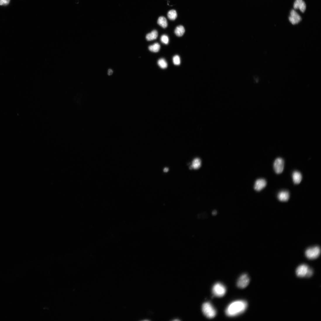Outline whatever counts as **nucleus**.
Masks as SVG:
<instances>
[{
	"label": "nucleus",
	"mask_w": 321,
	"mask_h": 321,
	"mask_svg": "<svg viewBox=\"0 0 321 321\" xmlns=\"http://www.w3.org/2000/svg\"><path fill=\"white\" fill-rule=\"evenodd\" d=\"M247 306L246 302L239 300L231 303L227 307L225 313L229 317H234L243 313Z\"/></svg>",
	"instance_id": "obj_1"
},
{
	"label": "nucleus",
	"mask_w": 321,
	"mask_h": 321,
	"mask_svg": "<svg viewBox=\"0 0 321 321\" xmlns=\"http://www.w3.org/2000/svg\"><path fill=\"white\" fill-rule=\"evenodd\" d=\"M202 310L205 315L208 318H213L216 315V311L215 309L209 302L204 303L202 306Z\"/></svg>",
	"instance_id": "obj_2"
},
{
	"label": "nucleus",
	"mask_w": 321,
	"mask_h": 321,
	"mask_svg": "<svg viewBox=\"0 0 321 321\" xmlns=\"http://www.w3.org/2000/svg\"><path fill=\"white\" fill-rule=\"evenodd\" d=\"M320 249L317 246L309 248L306 251L305 254L309 259L313 260L319 257L320 254Z\"/></svg>",
	"instance_id": "obj_3"
},
{
	"label": "nucleus",
	"mask_w": 321,
	"mask_h": 321,
	"mask_svg": "<svg viewBox=\"0 0 321 321\" xmlns=\"http://www.w3.org/2000/svg\"><path fill=\"white\" fill-rule=\"evenodd\" d=\"M214 295L218 297H222L225 294L226 289L222 284L218 283L214 285L212 289Z\"/></svg>",
	"instance_id": "obj_4"
},
{
	"label": "nucleus",
	"mask_w": 321,
	"mask_h": 321,
	"mask_svg": "<svg viewBox=\"0 0 321 321\" xmlns=\"http://www.w3.org/2000/svg\"><path fill=\"white\" fill-rule=\"evenodd\" d=\"M310 268L306 264L300 265L297 267L296 270L297 276L299 277H306Z\"/></svg>",
	"instance_id": "obj_5"
},
{
	"label": "nucleus",
	"mask_w": 321,
	"mask_h": 321,
	"mask_svg": "<svg viewBox=\"0 0 321 321\" xmlns=\"http://www.w3.org/2000/svg\"><path fill=\"white\" fill-rule=\"evenodd\" d=\"M284 162L283 160L281 158H277L274 163V169L276 173L277 174L282 173L284 169Z\"/></svg>",
	"instance_id": "obj_6"
},
{
	"label": "nucleus",
	"mask_w": 321,
	"mask_h": 321,
	"mask_svg": "<svg viewBox=\"0 0 321 321\" xmlns=\"http://www.w3.org/2000/svg\"><path fill=\"white\" fill-rule=\"evenodd\" d=\"M250 279L248 275L244 274L239 278L237 283V286L241 289L244 288L248 285Z\"/></svg>",
	"instance_id": "obj_7"
},
{
	"label": "nucleus",
	"mask_w": 321,
	"mask_h": 321,
	"mask_svg": "<svg viewBox=\"0 0 321 321\" xmlns=\"http://www.w3.org/2000/svg\"><path fill=\"white\" fill-rule=\"evenodd\" d=\"M289 19L290 22L293 25L298 24L301 20L299 15L294 10L291 11Z\"/></svg>",
	"instance_id": "obj_8"
},
{
	"label": "nucleus",
	"mask_w": 321,
	"mask_h": 321,
	"mask_svg": "<svg viewBox=\"0 0 321 321\" xmlns=\"http://www.w3.org/2000/svg\"><path fill=\"white\" fill-rule=\"evenodd\" d=\"M294 7L295 9H299L301 12L304 13L306 9V6L303 0H296Z\"/></svg>",
	"instance_id": "obj_9"
},
{
	"label": "nucleus",
	"mask_w": 321,
	"mask_h": 321,
	"mask_svg": "<svg viewBox=\"0 0 321 321\" xmlns=\"http://www.w3.org/2000/svg\"><path fill=\"white\" fill-rule=\"evenodd\" d=\"M266 185V181L263 179L257 180L256 182L254 189L258 191H259L263 189Z\"/></svg>",
	"instance_id": "obj_10"
},
{
	"label": "nucleus",
	"mask_w": 321,
	"mask_h": 321,
	"mask_svg": "<svg viewBox=\"0 0 321 321\" xmlns=\"http://www.w3.org/2000/svg\"><path fill=\"white\" fill-rule=\"evenodd\" d=\"M290 197L289 194L287 191H282L279 192L278 195V198L281 201H287Z\"/></svg>",
	"instance_id": "obj_11"
},
{
	"label": "nucleus",
	"mask_w": 321,
	"mask_h": 321,
	"mask_svg": "<svg viewBox=\"0 0 321 321\" xmlns=\"http://www.w3.org/2000/svg\"><path fill=\"white\" fill-rule=\"evenodd\" d=\"M293 178L294 184H298L300 183L302 180L301 174L298 171H295L293 174Z\"/></svg>",
	"instance_id": "obj_12"
},
{
	"label": "nucleus",
	"mask_w": 321,
	"mask_h": 321,
	"mask_svg": "<svg viewBox=\"0 0 321 321\" xmlns=\"http://www.w3.org/2000/svg\"><path fill=\"white\" fill-rule=\"evenodd\" d=\"M158 36V32L157 30H154L151 33L147 34L146 38L148 41H151L156 39Z\"/></svg>",
	"instance_id": "obj_13"
},
{
	"label": "nucleus",
	"mask_w": 321,
	"mask_h": 321,
	"mask_svg": "<svg viewBox=\"0 0 321 321\" xmlns=\"http://www.w3.org/2000/svg\"><path fill=\"white\" fill-rule=\"evenodd\" d=\"M201 162L200 159L198 158H196L193 160L192 165L190 166V169H197L201 166Z\"/></svg>",
	"instance_id": "obj_14"
},
{
	"label": "nucleus",
	"mask_w": 321,
	"mask_h": 321,
	"mask_svg": "<svg viewBox=\"0 0 321 321\" xmlns=\"http://www.w3.org/2000/svg\"><path fill=\"white\" fill-rule=\"evenodd\" d=\"M185 32L184 27L182 25L177 26L175 30V33L177 36L181 37L183 35Z\"/></svg>",
	"instance_id": "obj_15"
},
{
	"label": "nucleus",
	"mask_w": 321,
	"mask_h": 321,
	"mask_svg": "<svg viewBox=\"0 0 321 321\" xmlns=\"http://www.w3.org/2000/svg\"><path fill=\"white\" fill-rule=\"evenodd\" d=\"M158 24L163 28H165L168 25V22L166 18L164 16L160 17L157 21Z\"/></svg>",
	"instance_id": "obj_16"
},
{
	"label": "nucleus",
	"mask_w": 321,
	"mask_h": 321,
	"mask_svg": "<svg viewBox=\"0 0 321 321\" xmlns=\"http://www.w3.org/2000/svg\"><path fill=\"white\" fill-rule=\"evenodd\" d=\"M160 44L156 43L153 44L149 46V50L151 52H158L160 49Z\"/></svg>",
	"instance_id": "obj_17"
},
{
	"label": "nucleus",
	"mask_w": 321,
	"mask_h": 321,
	"mask_svg": "<svg viewBox=\"0 0 321 321\" xmlns=\"http://www.w3.org/2000/svg\"><path fill=\"white\" fill-rule=\"evenodd\" d=\"M168 18L170 20H175L177 16V14L175 10H172L169 11L168 14Z\"/></svg>",
	"instance_id": "obj_18"
},
{
	"label": "nucleus",
	"mask_w": 321,
	"mask_h": 321,
	"mask_svg": "<svg viewBox=\"0 0 321 321\" xmlns=\"http://www.w3.org/2000/svg\"><path fill=\"white\" fill-rule=\"evenodd\" d=\"M158 64L159 66L162 68H166L168 67V64L165 60L163 58L159 59L158 61Z\"/></svg>",
	"instance_id": "obj_19"
},
{
	"label": "nucleus",
	"mask_w": 321,
	"mask_h": 321,
	"mask_svg": "<svg viewBox=\"0 0 321 321\" xmlns=\"http://www.w3.org/2000/svg\"><path fill=\"white\" fill-rule=\"evenodd\" d=\"M173 62L174 64L175 65H178L181 63V60L180 57L178 55L175 56L173 58Z\"/></svg>",
	"instance_id": "obj_20"
},
{
	"label": "nucleus",
	"mask_w": 321,
	"mask_h": 321,
	"mask_svg": "<svg viewBox=\"0 0 321 321\" xmlns=\"http://www.w3.org/2000/svg\"><path fill=\"white\" fill-rule=\"evenodd\" d=\"M160 41L163 44H168L169 42V39L167 35L164 34L160 37Z\"/></svg>",
	"instance_id": "obj_21"
},
{
	"label": "nucleus",
	"mask_w": 321,
	"mask_h": 321,
	"mask_svg": "<svg viewBox=\"0 0 321 321\" xmlns=\"http://www.w3.org/2000/svg\"><path fill=\"white\" fill-rule=\"evenodd\" d=\"M10 0H0V6H6L10 3Z\"/></svg>",
	"instance_id": "obj_22"
},
{
	"label": "nucleus",
	"mask_w": 321,
	"mask_h": 321,
	"mask_svg": "<svg viewBox=\"0 0 321 321\" xmlns=\"http://www.w3.org/2000/svg\"><path fill=\"white\" fill-rule=\"evenodd\" d=\"M313 270L312 269L310 268L306 277H311L313 275Z\"/></svg>",
	"instance_id": "obj_23"
},
{
	"label": "nucleus",
	"mask_w": 321,
	"mask_h": 321,
	"mask_svg": "<svg viewBox=\"0 0 321 321\" xmlns=\"http://www.w3.org/2000/svg\"><path fill=\"white\" fill-rule=\"evenodd\" d=\"M113 73V71L112 70L110 69L108 70V74L109 75H111Z\"/></svg>",
	"instance_id": "obj_24"
},
{
	"label": "nucleus",
	"mask_w": 321,
	"mask_h": 321,
	"mask_svg": "<svg viewBox=\"0 0 321 321\" xmlns=\"http://www.w3.org/2000/svg\"><path fill=\"white\" fill-rule=\"evenodd\" d=\"M168 170H169V169H168V168H165L164 169V172H168Z\"/></svg>",
	"instance_id": "obj_25"
},
{
	"label": "nucleus",
	"mask_w": 321,
	"mask_h": 321,
	"mask_svg": "<svg viewBox=\"0 0 321 321\" xmlns=\"http://www.w3.org/2000/svg\"><path fill=\"white\" fill-rule=\"evenodd\" d=\"M217 212L216 211H213V215H216V214H217V212Z\"/></svg>",
	"instance_id": "obj_26"
}]
</instances>
